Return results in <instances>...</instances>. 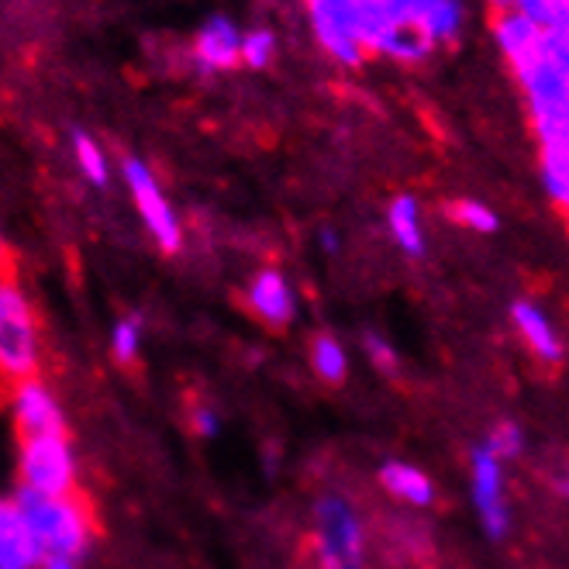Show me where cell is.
I'll use <instances>...</instances> for the list:
<instances>
[{
  "label": "cell",
  "instance_id": "cell-1",
  "mask_svg": "<svg viewBox=\"0 0 569 569\" xmlns=\"http://www.w3.org/2000/svg\"><path fill=\"white\" fill-rule=\"evenodd\" d=\"M14 505L24 525L36 531L46 552L80 559L90 546V511L83 508V497H46L36 490H18Z\"/></svg>",
  "mask_w": 569,
  "mask_h": 569
},
{
  "label": "cell",
  "instance_id": "cell-2",
  "mask_svg": "<svg viewBox=\"0 0 569 569\" xmlns=\"http://www.w3.org/2000/svg\"><path fill=\"white\" fill-rule=\"evenodd\" d=\"M39 370V331L14 280H0V377L31 380Z\"/></svg>",
  "mask_w": 569,
  "mask_h": 569
},
{
  "label": "cell",
  "instance_id": "cell-3",
  "mask_svg": "<svg viewBox=\"0 0 569 569\" xmlns=\"http://www.w3.org/2000/svg\"><path fill=\"white\" fill-rule=\"evenodd\" d=\"M318 569H362V528L342 497H325L315 511Z\"/></svg>",
  "mask_w": 569,
  "mask_h": 569
},
{
  "label": "cell",
  "instance_id": "cell-4",
  "mask_svg": "<svg viewBox=\"0 0 569 569\" xmlns=\"http://www.w3.org/2000/svg\"><path fill=\"white\" fill-rule=\"evenodd\" d=\"M21 487L46 497H73L77 493V459L66 435L21 442Z\"/></svg>",
  "mask_w": 569,
  "mask_h": 569
},
{
  "label": "cell",
  "instance_id": "cell-5",
  "mask_svg": "<svg viewBox=\"0 0 569 569\" xmlns=\"http://www.w3.org/2000/svg\"><path fill=\"white\" fill-rule=\"evenodd\" d=\"M124 183L131 190V200H136V208H139L146 228L152 231V239L166 252H177L180 242H183L180 221H177V214L170 208V200H166L159 180L152 177V170L142 159H124Z\"/></svg>",
  "mask_w": 569,
  "mask_h": 569
},
{
  "label": "cell",
  "instance_id": "cell-6",
  "mask_svg": "<svg viewBox=\"0 0 569 569\" xmlns=\"http://www.w3.org/2000/svg\"><path fill=\"white\" fill-rule=\"evenodd\" d=\"M362 0H308V14L318 46L335 59L356 70L362 66L366 52L356 42V11Z\"/></svg>",
  "mask_w": 569,
  "mask_h": 569
},
{
  "label": "cell",
  "instance_id": "cell-7",
  "mask_svg": "<svg viewBox=\"0 0 569 569\" xmlns=\"http://www.w3.org/2000/svg\"><path fill=\"white\" fill-rule=\"evenodd\" d=\"M11 408H14V425L21 431V442L46 439V435H66V421H62L56 397L36 377L14 383Z\"/></svg>",
  "mask_w": 569,
  "mask_h": 569
},
{
  "label": "cell",
  "instance_id": "cell-8",
  "mask_svg": "<svg viewBox=\"0 0 569 569\" xmlns=\"http://www.w3.org/2000/svg\"><path fill=\"white\" fill-rule=\"evenodd\" d=\"M239 46H242V31L236 21L224 18V14L208 18L193 39L197 70L200 73H221V70H231V66H239Z\"/></svg>",
  "mask_w": 569,
  "mask_h": 569
},
{
  "label": "cell",
  "instance_id": "cell-9",
  "mask_svg": "<svg viewBox=\"0 0 569 569\" xmlns=\"http://www.w3.org/2000/svg\"><path fill=\"white\" fill-rule=\"evenodd\" d=\"M473 500L477 511L487 525L490 535H505L508 531V508H505V470H500V459L487 449L473 456Z\"/></svg>",
  "mask_w": 569,
  "mask_h": 569
},
{
  "label": "cell",
  "instance_id": "cell-10",
  "mask_svg": "<svg viewBox=\"0 0 569 569\" xmlns=\"http://www.w3.org/2000/svg\"><path fill=\"white\" fill-rule=\"evenodd\" d=\"M46 549L18 511L14 500H0V569H39Z\"/></svg>",
  "mask_w": 569,
  "mask_h": 569
},
{
  "label": "cell",
  "instance_id": "cell-11",
  "mask_svg": "<svg viewBox=\"0 0 569 569\" xmlns=\"http://www.w3.org/2000/svg\"><path fill=\"white\" fill-rule=\"evenodd\" d=\"M490 28H493V42H497L500 56L508 59V66L515 73L542 52V28L531 24L528 18H521L515 8L497 11Z\"/></svg>",
  "mask_w": 569,
  "mask_h": 569
},
{
  "label": "cell",
  "instance_id": "cell-12",
  "mask_svg": "<svg viewBox=\"0 0 569 569\" xmlns=\"http://www.w3.org/2000/svg\"><path fill=\"white\" fill-rule=\"evenodd\" d=\"M249 308L273 328H287L293 321V290L280 270H262L249 283Z\"/></svg>",
  "mask_w": 569,
  "mask_h": 569
},
{
  "label": "cell",
  "instance_id": "cell-13",
  "mask_svg": "<svg viewBox=\"0 0 569 569\" xmlns=\"http://www.w3.org/2000/svg\"><path fill=\"white\" fill-rule=\"evenodd\" d=\"M511 318H515V328L521 331L525 346H528L535 356L546 359V362H559V359H562V342H559V335H556L552 321H549L539 308L528 305V300H518V305L511 308Z\"/></svg>",
  "mask_w": 569,
  "mask_h": 569
},
{
  "label": "cell",
  "instance_id": "cell-14",
  "mask_svg": "<svg viewBox=\"0 0 569 569\" xmlns=\"http://www.w3.org/2000/svg\"><path fill=\"white\" fill-rule=\"evenodd\" d=\"M380 483L397 500H405V505H415V508H428L435 500L431 480L421 470H415V466H408V462H387L380 470Z\"/></svg>",
  "mask_w": 569,
  "mask_h": 569
},
{
  "label": "cell",
  "instance_id": "cell-15",
  "mask_svg": "<svg viewBox=\"0 0 569 569\" xmlns=\"http://www.w3.org/2000/svg\"><path fill=\"white\" fill-rule=\"evenodd\" d=\"M462 24H466V8L459 0H435L421 14L418 31L431 42V49H439V46H452L462 36Z\"/></svg>",
  "mask_w": 569,
  "mask_h": 569
},
{
  "label": "cell",
  "instance_id": "cell-16",
  "mask_svg": "<svg viewBox=\"0 0 569 569\" xmlns=\"http://www.w3.org/2000/svg\"><path fill=\"white\" fill-rule=\"evenodd\" d=\"M387 224L393 231L397 246L408 256H421L425 252V231H421V208L415 197H397L390 211H387Z\"/></svg>",
  "mask_w": 569,
  "mask_h": 569
},
{
  "label": "cell",
  "instance_id": "cell-17",
  "mask_svg": "<svg viewBox=\"0 0 569 569\" xmlns=\"http://www.w3.org/2000/svg\"><path fill=\"white\" fill-rule=\"evenodd\" d=\"M431 52H435V49H431V42L421 36V31H418L415 24H393V28L387 31L383 46H380V56H390V59L408 62V66L425 62Z\"/></svg>",
  "mask_w": 569,
  "mask_h": 569
},
{
  "label": "cell",
  "instance_id": "cell-18",
  "mask_svg": "<svg viewBox=\"0 0 569 569\" xmlns=\"http://www.w3.org/2000/svg\"><path fill=\"white\" fill-rule=\"evenodd\" d=\"M311 366L325 383H342L349 373L342 342L335 339V335H318V339L311 342Z\"/></svg>",
  "mask_w": 569,
  "mask_h": 569
},
{
  "label": "cell",
  "instance_id": "cell-19",
  "mask_svg": "<svg viewBox=\"0 0 569 569\" xmlns=\"http://www.w3.org/2000/svg\"><path fill=\"white\" fill-rule=\"evenodd\" d=\"M277 56V36L270 28H249L242 31V46H239V62L249 70H266Z\"/></svg>",
  "mask_w": 569,
  "mask_h": 569
},
{
  "label": "cell",
  "instance_id": "cell-20",
  "mask_svg": "<svg viewBox=\"0 0 569 569\" xmlns=\"http://www.w3.org/2000/svg\"><path fill=\"white\" fill-rule=\"evenodd\" d=\"M73 156H77V166H80V173L93 183V187H104L108 183V156L104 149H100L87 131H77L73 136Z\"/></svg>",
  "mask_w": 569,
  "mask_h": 569
},
{
  "label": "cell",
  "instance_id": "cell-21",
  "mask_svg": "<svg viewBox=\"0 0 569 569\" xmlns=\"http://www.w3.org/2000/svg\"><path fill=\"white\" fill-rule=\"evenodd\" d=\"M449 218L462 228H470V231H480V236H490V231H497V214L480 204V200H456V204H449Z\"/></svg>",
  "mask_w": 569,
  "mask_h": 569
},
{
  "label": "cell",
  "instance_id": "cell-22",
  "mask_svg": "<svg viewBox=\"0 0 569 569\" xmlns=\"http://www.w3.org/2000/svg\"><path fill=\"white\" fill-rule=\"evenodd\" d=\"M139 342H142V328L136 318H124L114 325L111 331V356L121 362V366H131L139 359Z\"/></svg>",
  "mask_w": 569,
  "mask_h": 569
},
{
  "label": "cell",
  "instance_id": "cell-23",
  "mask_svg": "<svg viewBox=\"0 0 569 569\" xmlns=\"http://www.w3.org/2000/svg\"><path fill=\"white\" fill-rule=\"evenodd\" d=\"M373 4L383 11V18L390 24H415L421 21V14L435 4V0H373Z\"/></svg>",
  "mask_w": 569,
  "mask_h": 569
},
{
  "label": "cell",
  "instance_id": "cell-24",
  "mask_svg": "<svg viewBox=\"0 0 569 569\" xmlns=\"http://www.w3.org/2000/svg\"><path fill=\"white\" fill-rule=\"evenodd\" d=\"M487 452H493L497 459H515L521 452V428L505 421V425H497L493 435H490V446Z\"/></svg>",
  "mask_w": 569,
  "mask_h": 569
},
{
  "label": "cell",
  "instance_id": "cell-25",
  "mask_svg": "<svg viewBox=\"0 0 569 569\" xmlns=\"http://www.w3.org/2000/svg\"><path fill=\"white\" fill-rule=\"evenodd\" d=\"M366 352H370V359L380 366V370H393V352L380 335H366Z\"/></svg>",
  "mask_w": 569,
  "mask_h": 569
},
{
  "label": "cell",
  "instance_id": "cell-26",
  "mask_svg": "<svg viewBox=\"0 0 569 569\" xmlns=\"http://www.w3.org/2000/svg\"><path fill=\"white\" fill-rule=\"evenodd\" d=\"M39 569H77V559L73 556H59V552H46Z\"/></svg>",
  "mask_w": 569,
  "mask_h": 569
},
{
  "label": "cell",
  "instance_id": "cell-27",
  "mask_svg": "<svg viewBox=\"0 0 569 569\" xmlns=\"http://www.w3.org/2000/svg\"><path fill=\"white\" fill-rule=\"evenodd\" d=\"M193 425H197V431H200V435H211V431L218 428V421H214V415H211V411H197V415H193Z\"/></svg>",
  "mask_w": 569,
  "mask_h": 569
},
{
  "label": "cell",
  "instance_id": "cell-28",
  "mask_svg": "<svg viewBox=\"0 0 569 569\" xmlns=\"http://www.w3.org/2000/svg\"><path fill=\"white\" fill-rule=\"evenodd\" d=\"M490 4H493L497 11H505V8H511V0H490Z\"/></svg>",
  "mask_w": 569,
  "mask_h": 569
}]
</instances>
